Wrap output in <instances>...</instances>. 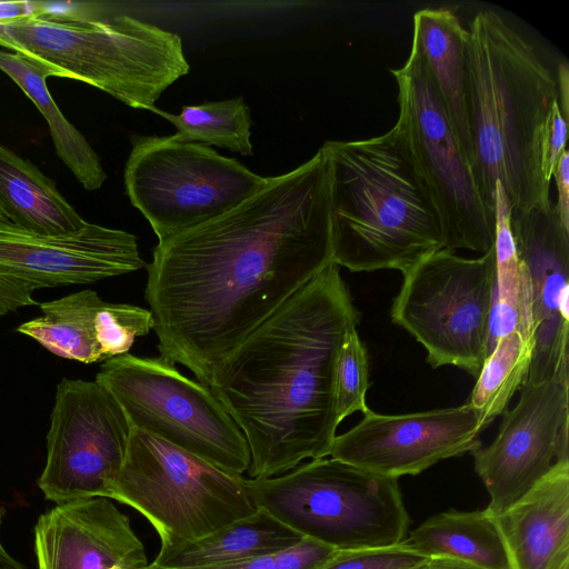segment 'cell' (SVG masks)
<instances>
[{
	"instance_id": "6da1fadb",
	"label": "cell",
	"mask_w": 569,
	"mask_h": 569,
	"mask_svg": "<svg viewBox=\"0 0 569 569\" xmlns=\"http://www.w3.org/2000/svg\"><path fill=\"white\" fill-rule=\"evenodd\" d=\"M326 148L229 211L159 241L144 298L159 357L208 386L216 365L333 262Z\"/></svg>"
},
{
	"instance_id": "7a4b0ae2",
	"label": "cell",
	"mask_w": 569,
	"mask_h": 569,
	"mask_svg": "<svg viewBox=\"0 0 569 569\" xmlns=\"http://www.w3.org/2000/svg\"><path fill=\"white\" fill-rule=\"evenodd\" d=\"M359 321L340 267L332 263L216 365L208 387L247 440L249 479L330 456L340 425L337 356Z\"/></svg>"
},
{
	"instance_id": "3957f363",
	"label": "cell",
	"mask_w": 569,
	"mask_h": 569,
	"mask_svg": "<svg viewBox=\"0 0 569 569\" xmlns=\"http://www.w3.org/2000/svg\"><path fill=\"white\" fill-rule=\"evenodd\" d=\"M465 67L472 141L471 172L495 211L499 181L511 211L548 208L550 183L540 168V142L558 84L533 48L495 11L475 16Z\"/></svg>"
},
{
	"instance_id": "277c9868",
	"label": "cell",
	"mask_w": 569,
	"mask_h": 569,
	"mask_svg": "<svg viewBox=\"0 0 569 569\" xmlns=\"http://www.w3.org/2000/svg\"><path fill=\"white\" fill-rule=\"evenodd\" d=\"M333 262L352 272L405 271L445 249L438 212L395 126L362 140L327 141Z\"/></svg>"
},
{
	"instance_id": "5b68a950",
	"label": "cell",
	"mask_w": 569,
	"mask_h": 569,
	"mask_svg": "<svg viewBox=\"0 0 569 569\" xmlns=\"http://www.w3.org/2000/svg\"><path fill=\"white\" fill-rule=\"evenodd\" d=\"M0 46L38 61L50 76L89 83L134 109L151 110L190 69L177 33L124 14L3 22Z\"/></svg>"
},
{
	"instance_id": "8992f818",
	"label": "cell",
	"mask_w": 569,
	"mask_h": 569,
	"mask_svg": "<svg viewBox=\"0 0 569 569\" xmlns=\"http://www.w3.org/2000/svg\"><path fill=\"white\" fill-rule=\"evenodd\" d=\"M246 487L256 508L337 550L391 547L406 539L410 518L398 478L326 457L277 477L246 478Z\"/></svg>"
},
{
	"instance_id": "52a82bcc",
	"label": "cell",
	"mask_w": 569,
	"mask_h": 569,
	"mask_svg": "<svg viewBox=\"0 0 569 569\" xmlns=\"http://www.w3.org/2000/svg\"><path fill=\"white\" fill-rule=\"evenodd\" d=\"M104 498L147 519L159 537L160 550L204 537L257 510L244 477L134 427Z\"/></svg>"
},
{
	"instance_id": "ba28073f",
	"label": "cell",
	"mask_w": 569,
	"mask_h": 569,
	"mask_svg": "<svg viewBox=\"0 0 569 569\" xmlns=\"http://www.w3.org/2000/svg\"><path fill=\"white\" fill-rule=\"evenodd\" d=\"M131 427L234 475L250 466L247 440L211 389L160 357L106 359L96 376Z\"/></svg>"
},
{
	"instance_id": "9c48e42d",
	"label": "cell",
	"mask_w": 569,
	"mask_h": 569,
	"mask_svg": "<svg viewBox=\"0 0 569 569\" xmlns=\"http://www.w3.org/2000/svg\"><path fill=\"white\" fill-rule=\"evenodd\" d=\"M401 273L392 321L423 346L432 368L455 366L477 379L487 356L495 247L478 258L441 249Z\"/></svg>"
},
{
	"instance_id": "30bf717a",
	"label": "cell",
	"mask_w": 569,
	"mask_h": 569,
	"mask_svg": "<svg viewBox=\"0 0 569 569\" xmlns=\"http://www.w3.org/2000/svg\"><path fill=\"white\" fill-rule=\"evenodd\" d=\"M396 123L438 212L445 249L486 253L495 244V211L482 200L425 59L415 46L401 68Z\"/></svg>"
},
{
	"instance_id": "8fae6325",
	"label": "cell",
	"mask_w": 569,
	"mask_h": 569,
	"mask_svg": "<svg viewBox=\"0 0 569 569\" xmlns=\"http://www.w3.org/2000/svg\"><path fill=\"white\" fill-rule=\"evenodd\" d=\"M131 141L126 192L159 241L229 211L268 179L208 146L174 136H132Z\"/></svg>"
},
{
	"instance_id": "7c38bea8",
	"label": "cell",
	"mask_w": 569,
	"mask_h": 569,
	"mask_svg": "<svg viewBox=\"0 0 569 569\" xmlns=\"http://www.w3.org/2000/svg\"><path fill=\"white\" fill-rule=\"evenodd\" d=\"M131 426L98 382L64 378L57 386L47 457L37 485L56 505L104 497L127 450Z\"/></svg>"
},
{
	"instance_id": "4fadbf2b",
	"label": "cell",
	"mask_w": 569,
	"mask_h": 569,
	"mask_svg": "<svg viewBox=\"0 0 569 569\" xmlns=\"http://www.w3.org/2000/svg\"><path fill=\"white\" fill-rule=\"evenodd\" d=\"M146 266L127 231L88 222L77 232L48 236L0 217V317L38 305L36 290L93 283Z\"/></svg>"
},
{
	"instance_id": "5bb4252c",
	"label": "cell",
	"mask_w": 569,
	"mask_h": 569,
	"mask_svg": "<svg viewBox=\"0 0 569 569\" xmlns=\"http://www.w3.org/2000/svg\"><path fill=\"white\" fill-rule=\"evenodd\" d=\"M492 442L471 455L497 516L521 499L556 462L569 461V378L525 381Z\"/></svg>"
},
{
	"instance_id": "9a60e30c",
	"label": "cell",
	"mask_w": 569,
	"mask_h": 569,
	"mask_svg": "<svg viewBox=\"0 0 569 569\" xmlns=\"http://www.w3.org/2000/svg\"><path fill=\"white\" fill-rule=\"evenodd\" d=\"M521 331L533 343L527 381L569 378V230L553 206L511 211Z\"/></svg>"
},
{
	"instance_id": "2e32d148",
	"label": "cell",
	"mask_w": 569,
	"mask_h": 569,
	"mask_svg": "<svg viewBox=\"0 0 569 569\" xmlns=\"http://www.w3.org/2000/svg\"><path fill=\"white\" fill-rule=\"evenodd\" d=\"M483 431L469 402L427 411L385 415L369 408L348 431L336 436L330 457L398 478L416 476L433 465L471 453Z\"/></svg>"
},
{
	"instance_id": "e0dca14e",
	"label": "cell",
	"mask_w": 569,
	"mask_h": 569,
	"mask_svg": "<svg viewBox=\"0 0 569 569\" xmlns=\"http://www.w3.org/2000/svg\"><path fill=\"white\" fill-rule=\"evenodd\" d=\"M38 569H142L144 546L113 500L91 497L56 505L33 531Z\"/></svg>"
},
{
	"instance_id": "ac0fdd59",
	"label": "cell",
	"mask_w": 569,
	"mask_h": 569,
	"mask_svg": "<svg viewBox=\"0 0 569 569\" xmlns=\"http://www.w3.org/2000/svg\"><path fill=\"white\" fill-rule=\"evenodd\" d=\"M489 516L510 569H569V461L556 462L521 499Z\"/></svg>"
},
{
	"instance_id": "d6986e66",
	"label": "cell",
	"mask_w": 569,
	"mask_h": 569,
	"mask_svg": "<svg viewBox=\"0 0 569 569\" xmlns=\"http://www.w3.org/2000/svg\"><path fill=\"white\" fill-rule=\"evenodd\" d=\"M468 30L447 8L413 14L412 46L421 52L456 138L470 164L472 141L468 117L465 49Z\"/></svg>"
},
{
	"instance_id": "ffe728a7",
	"label": "cell",
	"mask_w": 569,
	"mask_h": 569,
	"mask_svg": "<svg viewBox=\"0 0 569 569\" xmlns=\"http://www.w3.org/2000/svg\"><path fill=\"white\" fill-rule=\"evenodd\" d=\"M303 537L261 508L218 530L160 550L151 562L164 568L220 565L272 556Z\"/></svg>"
},
{
	"instance_id": "44dd1931",
	"label": "cell",
	"mask_w": 569,
	"mask_h": 569,
	"mask_svg": "<svg viewBox=\"0 0 569 569\" xmlns=\"http://www.w3.org/2000/svg\"><path fill=\"white\" fill-rule=\"evenodd\" d=\"M0 208L9 221L40 234L73 233L88 223L51 179L29 160L2 144Z\"/></svg>"
},
{
	"instance_id": "7402d4cb",
	"label": "cell",
	"mask_w": 569,
	"mask_h": 569,
	"mask_svg": "<svg viewBox=\"0 0 569 569\" xmlns=\"http://www.w3.org/2000/svg\"><path fill=\"white\" fill-rule=\"evenodd\" d=\"M403 541L427 558H452L482 569H510L499 530L485 509H450L433 515Z\"/></svg>"
},
{
	"instance_id": "603a6c76",
	"label": "cell",
	"mask_w": 569,
	"mask_h": 569,
	"mask_svg": "<svg viewBox=\"0 0 569 569\" xmlns=\"http://www.w3.org/2000/svg\"><path fill=\"white\" fill-rule=\"evenodd\" d=\"M0 70L11 78L47 120L59 158L87 190L99 189L107 180L100 159L83 134L62 114L51 97L47 78L38 61L18 52L0 50Z\"/></svg>"
},
{
	"instance_id": "cb8c5ba5",
	"label": "cell",
	"mask_w": 569,
	"mask_h": 569,
	"mask_svg": "<svg viewBox=\"0 0 569 569\" xmlns=\"http://www.w3.org/2000/svg\"><path fill=\"white\" fill-rule=\"evenodd\" d=\"M103 302L90 289L46 301L39 303L42 315L21 323L17 331L61 358L97 362L103 360L96 332L97 313Z\"/></svg>"
},
{
	"instance_id": "d4e9b609",
	"label": "cell",
	"mask_w": 569,
	"mask_h": 569,
	"mask_svg": "<svg viewBox=\"0 0 569 569\" xmlns=\"http://www.w3.org/2000/svg\"><path fill=\"white\" fill-rule=\"evenodd\" d=\"M533 343L516 329L500 338L486 357L467 402L476 410L482 429L507 409L527 379Z\"/></svg>"
},
{
	"instance_id": "484cf974",
	"label": "cell",
	"mask_w": 569,
	"mask_h": 569,
	"mask_svg": "<svg viewBox=\"0 0 569 569\" xmlns=\"http://www.w3.org/2000/svg\"><path fill=\"white\" fill-rule=\"evenodd\" d=\"M150 111L168 119L177 128L179 140L217 146L242 156H252L250 110L242 97L183 106L179 114L153 107Z\"/></svg>"
},
{
	"instance_id": "4316f807",
	"label": "cell",
	"mask_w": 569,
	"mask_h": 569,
	"mask_svg": "<svg viewBox=\"0 0 569 569\" xmlns=\"http://www.w3.org/2000/svg\"><path fill=\"white\" fill-rule=\"evenodd\" d=\"M493 204L496 283L488 328L487 356L500 338L512 330H521L522 325L519 262L510 228L511 207L499 181L495 186Z\"/></svg>"
},
{
	"instance_id": "83f0119b",
	"label": "cell",
	"mask_w": 569,
	"mask_h": 569,
	"mask_svg": "<svg viewBox=\"0 0 569 569\" xmlns=\"http://www.w3.org/2000/svg\"><path fill=\"white\" fill-rule=\"evenodd\" d=\"M369 382V356L357 328L349 330L340 346L335 370V400L339 422L368 407L366 395Z\"/></svg>"
},
{
	"instance_id": "f1b7e54d",
	"label": "cell",
	"mask_w": 569,
	"mask_h": 569,
	"mask_svg": "<svg viewBox=\"0 0 569 569\" xmlns=\"http://www.w3.org/2000/svg\"><path fill=\"white\" fill-rule=\"evenodd\" d=\"M151 310L103 302L96 318L97 341L103 360L128 353L138 337L153 330Z\"/></svg>"
},
{
	"instance_id": "f546056e",
	"label": "cell",
	"mask_w": 569,
	"mask_h": 569,
	"mask_svg": "<svg viewBox=\"0 0 569 569\" xmlns=\"http://www.w3.org/2000/svg\"><path fill=\"white\" fill-rule=\"evenodd\" d=\"M427 559L402 541L383 548L338 550L320 569H413Z\"/></svg>"
},
{
	"instance_id": "4dcf8cb0",
	"label": "cell",
	"mask_w": 569,
	"mask_h": 569,
	"mask_svg": "<svg viewBox=\"0 0 569 569\" xmlns=\"http://www.w3.org/2000/svg\"><path fill=\"white\" fill-rule=\"evenodd\" d=\"M567 122L558 100L547 117L540 142V168L546 182L550 183L553 170L566 150Z\"/></svg>"
},
{
	"instance_id": "1f68e13d",
	"label": "cell",
	"mask_w": 569,
	"mask_h": 569,
	"mask_svg": "<svg viewBox=\"0 0 569 569\" xmlns=\"http://www.w3.org/2000/svg\"><path fill=\"white\" fill-rule=\"evenodd\" d=\"M338 550L303 537L293 546L272 555L273 569H320Z\"/></svg>"
},
{
	"instance_id": "d6a6232c",
	"label": "cell",
	"mask_w": 569,
	"mask_h": 569,
	"mask_svg": "<svg viewBox=\"0 0 569 569\" xmlns=\"http://www.w3.org/2000/svg\"><path fill=\"white\" fill-rule=\"evenodd\" d=\"M552 176L557 186V202L553 210L561 226L569 230V152L567 149L557 162Z\"/></svg>"
},
{
	"instance_id": "836d02e7",
	"label": "cell",
	"mask_w": 569,
	"mask_h": 569,
	"mask_svg": "<svg viewBox=\"0 0 569 569\" xmlns=\"http://www.w3.org/2000/svg\"><path fill=\"white\" fill-rule=\"evenodd\" d=\"M41 12V1H0V23L38 16Z\"/></svg>"
},
{
	"instance_id": "e575fe53",
	"label": "cell",
	"mask_w": 569,
	"mask_h": 569,
	"mask_svg": "<svg viewBox=\"0 0 569 569\" xmlns=\"http://www.w3.org/2000/svg\"><path fill=\"white\" fill-rule=\"evenodd\" d=\"M142 569H273V560L272 556H267L243 561L189 568H164L149 563Z\"/></svg>"
},
{
	"instance_id": "d590c367",
	"label": "cell",
	"mask_w": 569,
	"mask_h": 569,
	"mask_svg": "<svg viewBox=\"0 0 569 569\" xmlns=\"http://www.w3.org/2000/svg\"><path fill=\"white\" fill-rule=\"evenodd\" d=\"M416 569H482L470 565L468 562L446 558V557H435L428 558L422 565L418 566Z\"/></svg>"
},
{
	"instance_id": "8d00e7d4",
	"label": "cell",
	"mask_w": 569,
	"mask_h": 569,
	"mask_svg": "<svg viewBox=\"0 0 569 569\" xmlns=\"http://www.w3.org/2000/svg\"><path fill=\"white\" fill-rule=\"evenodd\" d=\"M558 80H559V87H558V102L561 110V113L563 114L565 119L568 120V88H569V76H568V66L566 63H559L558 67Z\"/></svg>"
},
{
	"instance_id": "74e56055",
	"label": "cell",
	"mask_w": 569,
	"mask_h": 569,
	"mask_svg": "<svg viewBox=\"0 0 569 569\" xmlns=\"http://www.w3.org/2000/svg\"><path fill=\"white\" fill-rule=\"evenodd\" d=\"M4 510L0 508V569H26V567L12 557L9 551L4 548L1 540V527Z\"/></svg>"
},
{
	"instance_id": "f35d334b",
	"label": "cell",
	"mask_w": 569,
	"mask_h": 569,
	"mask_svg": "<svg viewBox=\"0 0 569 569\" xmlns=\"http://www.w3.org/2000/svg\"><path fill=\"white\" fill-rule=\"evenodd\" d=\"M0 217H4V214H3L2 210H1V208H0ZM4 218H6V217H4Z\"/></svg>"
},
{
	"instance_id": "ab89813d",
	"label": "cell",
	"mask_w": 569,
	"mask_h": 569,
	"mask_svg": "<svg viewBox=\"0 0 569 569\" xmlns=\"http://www.w3.org/2000/svg\"><path fill=\"white\" fill-rule=\"evenodd\" d=\"M110 569H122V568H120V567H112V568H110Z\"/></svg>"
},
{
	"instance_id": "60d3db41",
	"label": "cell",
	"mask_w": 569,
	"mask_h": 569,
	"mask_svg": "<svg viewBox=\"0 0 569 569\" xmlns=\"http://www.w3.org/2000/svg\"><path fill=\"white\" fill-rule=\"evenodd\" d=\"M416 568H417V567H416ZM416 568H413V569H416Z\"/></svg>"
}]
</instances>
